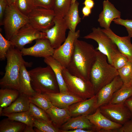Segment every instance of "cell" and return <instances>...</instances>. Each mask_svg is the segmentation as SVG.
<instances>
[{
  "instance_id": "6da1fadb",
  "label": "cell",
  "mask_w": 132,
  "mask_h": 132,
  "mask_svg": "<svg viewBox=\"0 0 132 132\" xmlns=\"http://www.w3.org/2000/svg\"><path fill=\"white\" fill-rule=\"evenodd\" d=\"M97 51L93 45L77 39L70 62L67 69L72 75L90 80L91 69L96 59Z\"/></svg>"
},
{
  "instance_id": "7a4b0ae2",
  "label": "cell",
  "mask_w": 132,
  "mask_h": 132,
  "mask_svg": "<svg viewBox=\"0 0 132 132\" xmlns=\"http://www.w3.org/2000/svg\"><path fill=\"white\" fill-rule=\"evenodd\" d=\"M118 75V70L108 63L107 56L97 51L96 59L90 74V80L95 95Z\"/></svg>"
},
{
  "instance_id": "3957f363",
  "label": "cell",
  "mask_w": 132,
  "mask_h": 132,
  "mask_svg": "<svg viewBox=\"0 0 132 132\" xmlns=\"http://www.w3.org/2000/svg\"><path fill=\"white\" fill-rule=\"evenodd\" d=\"M21 51L11 46L7 54L5 72L0 79L1 88H8L19 91V77L22 65L27 63L23 59Z\"/></svg>"
},
{
  "instance_id": "277c9868",
  "label": "cell",
  "mask_w": 132,
  "mask_h": 132,
  "mask_svg": "<svg viewBox=\"0 0 132 132\" xmlns=\"http://www.w3.org/2000/svg\"><path fill=\"white\" fill-rule=\"evenodd\" d=\"M28 72L32 88L36 92L42 94L59 92L55 74L49 66L37 67Z\"/></svg>"
},
{
  "instance_id": "5b68a950",
  "label": "cell",
  "mask_w": 132,
  "mask_h": 132,
  "mask_svg": "<svg viewBox=\"0 0 132 132\" xmlns=\"http://www.w3.org/2000/svg\"><path fill=\"white\" fill-rule=\"evenodd\" d=\"M62 74L68 91L71 93L83 99L90 98L95 95L90 80L72 75L64 67Z\"/></svg>"
},
{
  "instance_id": "8992f818",
  "label": "cell",
  "mask_w": 132,
  "mask_h": 132,
  "mask_svg": "<svg viewBox=\"0 0 132 132\" xmlns=\"http://www.w3.org/2000/svg\"><path fill=\"white\" fill-rule=\"evenodd\" d=\"M28 22V17L21 13L15 4L8 5L2 24L5 38L10 40L14 34Z\"/></svg>"
},
{
  "instance_id": "52a82bcc",
  "label": "cell",
  "mask_w": 132,
  "mask_h": 132,
  "mask_svg": "<svg viewBox=\"0 0 132 132\" xmlns=\"http://www.w3.org/2000/svg\"><path fill=\"white\" fill-rule=\"evenodd\" d=\"M28 17V23L32 27L39 31L44 32L54 25L55 15L53 10L36 7Z\"/></svg>"
},
{
  "instance_id": "ba28073f",
  "label": "cell",
  "mask_w": 132,
  "mask_h": 132,
  "mask_svg": "<svg viewBox=\"0 0 132 132\" xmlns=\"http://www.w3.org/2000/svg\"><path fill=\"white\" fill-rule=\"evenodd\" d=\"M43 38H46L45 33L39 31L28 23L14 34L10 41L12 46L21 50L25 45L34 40Z\"/></svg>"
},
{
  "instance_id": "9c48e42d",
  "label": "cell",
  "mask_w": 132,
  "mask_h": 132,
  "mask_svg": "<svg viewBox=\"0 0 132 132\" xmlns=\"http://www.w3.org/2000/svg\"><path fill=\"white\" fill-rule=\"evenodd\" d=\"M80 35L79 30L74 33L69 31L64 42L55 50L52 56L65 67L67 68L70 62L74 50L75 42Z\"/></svg>"
},
{
  "instance_id": "30bf717a",
  "label": "cell",
  "mask_w": 132,
  "mask_h": 132,
  "mask_svg": "<svg viewBox=\"0 0 132 132\" xmlns=\"http://www.w3.org/2000/svg\"><path fill=\"white\" fill-rule=\"evenodd\" d=\"M101 113L112 121L122 125L132 119L124 103H108L99 107Z\"/></svg>"
},
{
  "instance_id": "8fae6325",
  "label": "cell",
  "mask_w": 132,
  "mask_h": 132,
  "mask_svg": "<svg viewBox=\"0 0 132 132\" xmlns=\"http://www.w3.org/2000/svg\"><path fill=\"white\" fill-rule=\"evenodd\" d=\"M92 32L84 38L90 39L96 41L98 44V47L96 48L98 51L106 55L109 63L111 65V54L113 50L117 46L112 40L101 30L100 28L93 27Z\"/></svg>"
},
{
  "instance_id": "7c38bea8",
  "label": "cell",
  "mask_w": 132,
  "mask_h": 132,
  "mask_svg": "<svg viewBox=\"0 0 132 132\" xmlns=\"http://www.w3.org/2000/svg\"><path fill=\"white\" fill-rule=\"evenodd\" d=\"M54 22V25L52 27L44 32L45 33L46 38L49 41L52 47L56 49L65 40L67 28L64 18L55 17Z\"/></svg>"
},
{
  "instance_id": "4fadbf2b",
  "label": "cell",
  "mask_w": 132,
  "mask_h": 132,
  "mask_svg": "<svg viewBox=\"0 0 132 132\" xmlns=\"http://www.w3.org/2000/svg\"><path fill=\"white\" fill-rule=\"evenodd\" d=\"M86 117L94 126L96 132H116L122 126L106 117L101 113L99 108L94 113Z\"/></svg>"
},
{
  "instance_id": "5bb4252c",
  "label": "cell",
  "mask_w": 132,
  "mask_h": 132,
  "mask_svg": "<svg viewBox=\"0 0 132 132\" xmlns=\"http://www.w3.org/2000/svg\"><path fill=\"white\" fill-rule=\"evenodd\" d=\"M55 50L47 39L43 38L36 40L33 45L28 48L24 47L21 51L23 56L44 58L53 56Z\"/></svg>"
},
{
  "instance_id": "9a60e30c",
  "label": "cell",
  "mask_w": 132,
  "mask_h": 132,
  "mask_svg": "<svg viewBox=\"0 0 132 132\" xmlns=\"http://www.w3.org/2000/svg\"><path fill=\"white\" fill-rule=\"evenodd\" d=\"M97 97L95 95L92 97L80 101L70 106L68 108L71 117L87 115L94 113L98 108Z\"/></svg>"
},
{
  "instance_id": "2e32d148",
  "label": "cell",
  "mask_w": 132,
  "mask_h": 132,
  "mask_svg": "<svg viewBox=\"0 0 132 132\" xmlns=\"http://www.w3.org/2000/svg\"><path fill=\"white\" fill-rule=\"evenodd\" d=\"M43 94L53 106L60 108H67L71 105L83 99L69 91L57 93H46Z\"/></svg>"
},
{
  "instance_id": "e0dca14e",
  "label": "cell",
  "mask_w": 132,
  "mask_h": 132,
  "mask_svg": "<svg viewBox=\"0 0 132 132\" xmlns=\"http://www.w3.org/2000/svg\"><path fill=\"white\" fill-rule=\"evenodd\" d=\"M123 85V81L118 75L102 88L96 94L97 97L98 108L108 103L115 93Z\"/></svg>"
},
{
  "instance_id": "ac0fdd59",
  "label": "cell",
  "mask_w": 132,
  "mask_h": 132,
  "mask_svg": "<svg viewBox=\"0 0 132 132\" xmlns=\"http://www.w3.org/2000/svg\"><path fill=\"white\" fill-rule=\"evenodd\" d=\"M102 31L109 37L115 43L119 51L132 62V44L131 38L128 36L121 37L113 32L110 28L101 29Z\"/></svg>"
},
{
  "instance_id": "d6986e66",
  "label": "cell",
  "mask_w": 132,
  "mask_h": 132,
  "mask_svg": "<svg viewBox=\"0 0 132 132\" xmlns=\"http://www.w3.org/2000/svg\"><path fill=\"white\" fill-rule=\"evenodd\" d=\"M103 10L99 15L98 22L100 26L108 29L113 20L121 18V12L108 0H105L103 3Z\"/></svg>"
},
{
  "instance_id": "ffe728a7",
  "label": "cell",
  "mask_w": 132,
  "mask_h": 132,
  "mask_svg": "<svg viewBox=\"0 0 132 132\" xmlns=\"http://www.w3.org/2000/svg\"><path fill=\"white\" fill-rule=\"evenodd\" d=\"M77 129L93 130L96 132L94 126L91 122L86 116L81 115L71 117L59 128L61 132Z\"/></svg>"
},
{
  "instance_id": "44dd1931",
  "label": "cell",
  "mask_w": 132,
  "mask_h": 132,
  "mask_svg": "<svg viewBox=\"0 0 132 132\" xmlns=\"http://www.w3.org/2000/svg\"><path fill=\"white\" fill-rule=\"evenodd\" d=\"M30 63L27 62L23 64L22 65L19 77V92L29 97L34 94L36 92L32 88L30 77L26 67L30 66Z\"/></svg>"
},
{
  "instance_id": "7402d4cb",
  "label": "cell",
  "mask_w": 132,
  "mask_h": 132,
  "mask_svg": "<svg viewBox=\"0 0 132 132\" xmlns=\"http://www.w3.org/2000/svg\"><path fill=\"white\" fill-rule=\"evenodd\" d=\"M45 111L53 123L59 129L71 117L68 108H60L53 106Z\"/></svg>"
},
{
  "instance_id": "603a6c76",
  "label": "cell",
  "mask_w": 132,
  "mask_h": 132,
  "mask_svg": "<svg viewBox=\"0 0 132 132\" xmlns=\"http://www.w3.org/2000/svg\"><path fill=\"white\" fill-rule=\"evenodd\" d=\"M44 61L47 65L51 67L54 72L59 86V92L68 91L62 74L64 67L52 56L44 57Z\"/></svg>"
},
{
  "instance_id": "cb8c5ba5",
  "label": "cell",
  "mask_w": 132,
  "mask_h": 132,
  "mask_svg": "<svg viewBox=\"0 0 132 132\" xmlns=\"http://www.w3.org/2000/svg\"><path fill=\"white\" fill-rule=\"evenodd\" d=\"M30 103L28 97L20 93L15 100L9 106L3 109L2 113L11 114L28 111Z\"/></svg>"
},
{
  "instance_id": "d4e9b609",
  "label": "cell",
  "mask_w": 132,
  "mask_h": 132,
  "mask_svg": "<svg viewBox=\"0 0 132 132\" xmlns=\"http://www.w3.org/2000/svg\"><path fill=\"white\" fill-rule=\"evenodd\" d=\"M79 4L77 1L71 4L69 10L64 18L67 29L73 33L76 32V27L81 21V19L79 14Z\"/></svg>"
},
{
  "instance_id": "484cf974",
  "label": "cell",
  "mask_w": 132,
  "mask_h": 132,
  "mask_svg": "<svg viewBox=\"0 0 132 132\" xmlns=\"http://www.w3.org/2000/svg\"><path fill=\"white\" fill-rule=\"evenodd\" d=\"M20 94L19 91L8 88L0 89V107L5 108L10 105Z\"/></svg>"
},
{
  "instance_id": "4316f807",
  "label": "cell",
  "mask_w": 132,
  "mask_h": 132,
  "mask_svg": "<svg viewBox=\"0 0 132 132\" xmlns=\"http://www.w3.org/2000/svg\"><path fill=\"white\" fill-rule=\"evenodd\" d=\"M26 125L24 123L7 118L0 121V132H22Z\"/></svg>"
},
{
  "instance_id": "83f0119b",
  "label": "cell",
  "mask_w": 132,
  "mask_h": 132,
  "mask_svg": "<svg viewBox=\"0 0 132 132\" xmlns=\"http://www.w3.org/2000/svg\"><path fill=\"white\" fill-rule=\"evenodd\" d=\"M132 96V86L123 85L114 94L109 104L124 103L126 100Z\"/></svg>"
},
{
  "instance_id": "f1b7e54d",
  "label": "cell",
  "mask_w": 132,
  "mask_h": 132,
  "mask_svg": "<svg viewBox=\"0 0 132 132\" xmlns=\"http://www.w3.org/2000/svg\"><path fill=\"white\" fill-rule=\"evenodd\" d=\"M1 116L6 117L11 120L21 122L28 126L33 127L34 119L28 111L11 114L2 113Z\"/></svg>"
},
{
  "instance_id": "f546056e",
  "label": "cell",
  "mask_w": 132,
  "mask_h": 132,
  "mask_svg": "<svg viewBox=\"0 0 132 132\" xmlns=\"http://www.w3.org/2000/svg\"><path fill=\"white\" fill-rule=\"evenodd\" d=\"M28 97L30 103L45 111L53 106L50 101L43 94L36 92L33 95Z\"/></svg>"
},
{
  "instance_id": "4dcf8cb0",
  "label": "cell",
  "mask_w": 132,
  "mask_h": 132,
  "mask_svg": "<svg viewBox=\"0 0 132 132\" xmlns=\"http://www.w3.org/2000/svg\"><path fill=\"white\" fill-rule=\"evenodd\" d=\"M36 132H61L59 129L56 127L52 122L34 119L33 127Z\"/></svg>"
},
{
  "instance_id": "1f68e13d",
  "label": "cell",
  "mask_w": 132,
  "mask_h": 132,
  "mask_svg": "<svg viewBox=\"0 0 132 132\" xmlns=\"http://www.w3.org/2000/svg\"><path fill=\"white\" fill-rule=\"evenodd\" d=\"M72 0H55L53 10L55 17L64 18L70 7Z\"/></svg>"
},
{
  "instance_id": "d6a6232c",
  "label": "cell",
  "mask_w": 132,
  "mask_h": 132,
  "mask_svg": "<svg viewBox=\"0 0 132 132\" xmlns=\"http://www.w3.org/2000/svg\"><path fill=\"white\" fill-rule=\"evenodd\" d=\"M111 57V65L117 70L124 66L128 61L127 57L119 51L117 47L112 52Z\"/></svg>"
},
{
  "instance_id": "836d02e7",
  "label": "cell",
  "mask_w": 132,
  "mask_h": 132,
  "mask_svg": "<svg viewBox=\"0 0 132 132\" xmlns=\"http://www.w3.org/2000/svg\"><path fill=\"white\" fill-rule=\"evenodd\" d=\"M28 111L34 119L52 122L45 111L30 103Z\"/></svg>"
},
{
  "instance_id": "e575fe53",
  "label": "cell",
  "mask_w": 132,
  "mask_h": 132,
  "mask_svg": "<svg viewBox=\"0 0 132 132\" xmlns=\"http://www.w3.org/2000/svg\"><path fill=\"white\" fill-rule=\"evenodd\" d=\"M117 70L123 84L128 86L132 77V62L128 61L125 65Z\"/></svg>"
},
{
  "instance_id": "d590c367",
  "label": "cell",
  "mask_w": 132,
  "mask_h": 132,
  "mask_svg": "<svg viewBox=\"0 0 132 132\" xmlns=\"http://www.w3.org/2000/svg\"><path fill=\"white\" fill-rule=\"evenodd\" d=\"M15 5L21 13L27 16L36 7L34 0H16Z\"/></svg>"
},
{
  "instance_id": "8d00e7d4",
  "label": "cell",
  "mask_w": 132,
  "mask_h": 132,
  "mask_svg": "<svg viewBox=\"0 0 132 132\" xmlns=\"http://www.w3.org/2000/svg\"><path fill=\"white\" fill-rule=\"evenodd\" d=\"M12 46L10 40H7L0 33V59L4 60L6 58L8 52Z\"/></svg>"
},
{
  "instance_id": "74e56055",
  "label": "cell",
  "mask_w": 132,
  "mask_h": 132,
  "mask_svg": "<svg viewBox=\"0 0 132 132\" xmlns=\"http://www.w3.org/2000/svg\"><path fill=\"white\" fill-rule=\"evenodd\" d=\"M113 21L115 24L124 26L128 32V36L131 38L132 37V20L117 18L114 19Z\"/></svg>"
},
{
  "instance_id": "f35d334b",
  "label": "cell",
  "mask_w": 132,
  "mask_h": 132,
  "mask_svg": "<svg viewBox=\"0 0 132 132\" xmlns=\"http://www.w3.org/2000/svg\"><path fill=\"white\" fill-rule=\"evenodd\" d=\"M36 7L53 10L55 0H34Z\"/></svg>"
},
{
  "instance_id": "ab89813d",
  "label": "cell",
  "mask_w": 132,
  "mask_h": 132,
  "mask_svg": "<svg viewBox=\"0 0 132 132\" xmlns=\"http://www.w3.org/2000/svg\"><path fill=\"white\" fill-rule=\"evenodd\" d=\"M116 132H132V119L122 125Z\"/></svg>"
},
{
  "instance_id": "60d3db41",
  "label": "cell",
  "mask_w": 132,
  "mask_h": 132,
  "mask_svg": "<svg viewBox=\"0 0 132 132\" xmlns=\"http://www.w3.org/2000/svg\"><path fill=\"white\" fill-rule=\"evenodd\" d=\"M7 5L6 0H0V24L1 25H2V20Z\"/></svg>"
},
{
  "instance_id": "b9f144b4",
  "label": "cell",
  "mask_w": 132,
  "mask_h": 132,
  "mask_svg": "<svg viewBox=\"0 0 132 132\" xmlns=\"http://www.w3.org/2000/svg\"><path fill=\"white\" fill-rule=\"evenodd\" d=\"M91 9L85 6L83 7L82 10L83 15V19L85 17L89 16L91 13Z\"/></svg>"
},
{
  "instance_id": "7bdbcfd3",
  "label": "cell",
  "mask_w": 132,
  "mask_h": 132,
  "mask_svg": "<svg viewBox=\"0 0 132 132\" xmlns=\"http://www.w3.org/2000/svg\"><path fill=\"white\" fill-rule=\"evenodd\" d=\"M124 103L129 110L132 119V96L126 99L124 102Z\"/></svg>"
},
{
  "instance_id": "ee69618b",
  "label": "cell",
  "mask_w": 132,
  "mask_h": 132,
  "mask_svg": "<svg viewBox=\"0 0 132 132\" xmlns=\"http://www.w3.org/2000/svg\"><path fill=\"white\" fill-rule=\"evenodd\" d=\"M83 4L85 6L91 9L94 7L95 4L93 0H84Z\"/></svg>"
},
{
  "instance_id": "f6af8a7d",
  "label": "cell",
  "mask_w": 132,
  "mask_h": 132,
  "mask_svg": "<svg viewBox=\"0 0 132 132\" xmlns=\"http://www.w3.org/2000/svg\"><path fill=\"white\" fill-rule=\"evenodd\" d=\"M93 130H88L81 129H77L73 130H70L67 131L66 132H94Z\"/></svg>"
},
{
  "instance_id": "bcb514c9",
  "label": "cell",
  "mask_w": 132,
  "mask_h": 132,
  "mask_svg": "<svg viewBox=\"0 0 132 132\" xmlns=\"http://www.w3.org/2000/svg\"><path fill=\"white\" fill-rule=\"evenodd\" d=\"M33 127L26 125L23 131V132H35Z\"/></svg>"
},
{
  "instance_id": "7dc6e473",
  "label": "cell",
  "mask_w": 132,
  "mask_h": 132,
  "mask_svg": "<svg viewBox=\"0 0 132 132\" xmlns=\"http://www.w3.org/2000/svg\"><path fill=\"white\" fill-rule=\"evenodd\" d=\"M16 0H6L8 5L15 4Z\"/></svg>"
},
{
  "instance_id": "c3c4849f",
  "label": "cell",
  "mask_w": 132,
  "mask_h": 132,
  "mask_svg": "<svg viewBox=\"0 0 132 132\" xmlns=\"http://www.w3.org/2000/svg\"><path fill=\"white\" fill-rule=\"evenodd\" d=\"M128 86H132V77L130 81Z\"/></svg>"
},
{
  "instance_id": "681fc988",
  "label": "cell",
  "mask_w": 132,
  "mask_h": 132,
  "mask_svg": "<svg viewBox=\"0 0 132 132\" xmlns=\"http://www.w3.org/2000/svg\"><path fill=\"white\" fill-rule=\"evenodd\" d=\"M77 0H72L71 4L74 3Z\"/></svg>"
}]
</instances>
